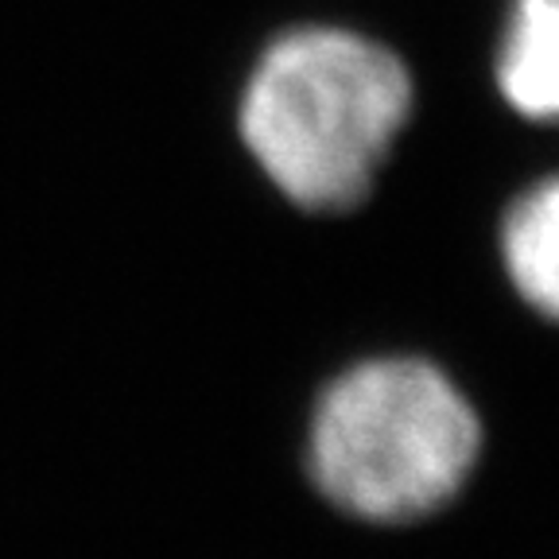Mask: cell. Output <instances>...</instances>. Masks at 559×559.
I'll return each instance as SVG.
<instances>
[{"label":"cell","mask_w":559,"mask_h":559,"mask_svg":"<svg viewBox=\"0 0 559 559\" xmlns=\"http://www.w3.org/2000/svg\"><path fill=\"white\" fill-rule=\"evenodd\" d=\"M501 261L516 296L559 323V175L528 187L501 222Z\"/></svg>","instance_id":"4"},{"label":"cell","mask_w":559,"mask_h":559,"mask_svg":"<svg viewBox=\"0 0 559 559\" xmlns=\"http://www.w3.org/2000/svg\"><path fill=\"white\" fill-rule=\"evenodd\" d=\"M412 117V74L342 27H296L261 55L241 97V140L284 199L342 214L369 199Z\"/></svg>","instance_id":"1"},{"label":"cell","mask_w":559,"mask_h":559,"mask_svg":"<svg viewBox=\"0 0 559 559\" xmlns=\"http://www.w3.org/2000/svg\"><path fill=\"white\" fill-rule=\"evenodd\" d=\"M501 97L528 121H559V0H513L498 51Z\"/></svg>","instance_id":"3"},{"label":"cell","mask_w":559,"mask_h":559,"mask_svg":"<svg viewBox=\"0 0 559 559\" xmlns=\"http://www.w3.org/2000/svg\"><path fill=\"white\" fill-rule=\"evenodd\" d=\"M478 454V412L443 369L377 358L346 369L319 396L307 471L342 513L408 524L459 498Z\"/></svg>","instance_id":"2"}]
</instances>
